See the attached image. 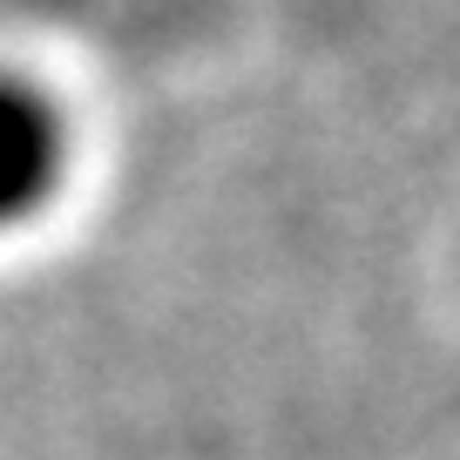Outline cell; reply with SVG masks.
Wrapping results in <instances>:
<instances>
[{
	"mask_svg": "<svg viewBox=\"0 0 460 460\" xmlns=\"http://www.w3.org/2000/svg\"><path fill=\"white\" fill-rule=\"evenodd\" d=\"M48 176H55V122L34 95L0 88V224L41 203Z\"/></svg>",
	"mask_w": 460,
	"mask_h": 460,
	"instance_id": "1",
	"label": "cell"
}]
</instances>
